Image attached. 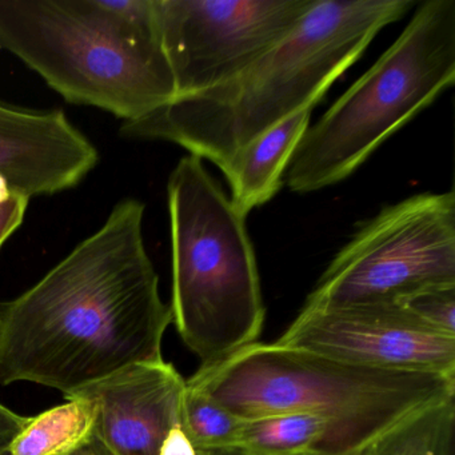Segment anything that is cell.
I'll return each mask as SVG.
<instances>
[{
	"label": "cell",
	"instance_id": "obj_9",
	"mask_svg": "<svg viewBox=\"0 0 455 455\" xmlns=\"http://www.w3.org/2000/svg\"><path fill=\"white\" fill-rule=\"evenodd\" d=\"M276 343L355 366L455 377V335L399 303L303 307Z\"/></svg>",
	"mask_w": 455,
	"mask_h": 455
},
{
	"label": "cell",
	"instance_id": "obj_15",
	"mask_svg": "<svg viewBox=\"0 0 455 455\" xmlns=\"http://www.w3.org/2000/svg\"><path fill=\"white\" fill-rule=\"evenodd\" d=\"M60 406L28 418L10 444L12 455H65L94 434V404L84 396H68Z\"/></svg>",
	"mask_w": 455,
	"mask_h": 455
},
{
	"label": "cell",
	"instance_id": "obj_23",
	"mask_svg": "<svg viewBox=\"0 0 455 455\" xmlns=\"http://www.w3.org/2000/svg\"><path fill=\"white\" fill-rule=\"evenodd\" d=\"M15 188H12L10 186V183L7 182L6 178L4 175L0 174V204L2 202L7 201L12 194L15 193Z\"/></svg>",
	"mask_w": 455,
	"mask_h": 455
},
{
	"label": "cell",
	"instance_id": "obj_4",
	"mask_svg": "<svg viewBox=\"0 0 455 455\" xmlns=\"http://www.w3.org/2000/svg\"><path fill=\"white\" fill-rule=\"evenodd\" d=\"M186 383L239 419L310 412L331 420L348 454L403 418L455 395V377L370 369L279 343L255 342Z\"/></svg>",
	"mask_w": 455,
	"mask_h": 455
},
{
	"label": "cell",
	"instance_id": "obj_7",
	"mask_svg": "<svg viewBox=\"0 0 455 455\" xmlns=\"http://www.w3.org/2000/svg\"><path fill=\"white\" fill-rule=\"evenodd\" d=\"M441 286H455L452 190L410 196L361 223L303 307L399 303Z\"/></svg>",
	"mask_w": 455,
	"mask_h": 455
},
{
	"label": "cell",
	"instance_id": "obj_2",
	"mask_svg": "<svg viewBox=\"0 0 455 455\" xmlns=\"http://www.w3.org/2000/svg\"><path fill=\"white\" fill-rule=\"evenodd\" d=\"M414 0H315L299 25L228 84L175 98L122 122V137L166 140L222 169L236 151L306 108H315Z\"/></svg>",
	"mask_w": 455,
	"mask_h": 455
},
{
	"label": "cell",
	"instance_id": "obj_25",
	"mask_svg": "<svg viewBox=\"0 0 455 455\" xmlns=\"http://www.w3.org/2000/svg\"><path fill=\"white\" fill-rule=\"evenodd\" d=\"M308 455H310V454H308Z\"/></svg>",
	"mask_w": 455,
	"mask_h": 455
},
{
	"label": "cell",
	"instance_id": "obj_22",
	"mask_svg": "<svg viewBox=\"0 0 455 455\" xmlns=\"http://www.w3.org/2000/svg\"><path fill=\"white\" fill-rule=\"evenodd\" d=\"M198 455H251L238 447H218V449H198Z\"/></svg>",
	"mask_w": 455,
	"mask_h": 455
},
{
	"label": "cell",
	"instance_id": "obj_3",
	"mask_svg": "<svg viewBox=\"0 0 455 455\" xmlns=\"http://www.w3.org/2000/svg\"><path fill=\"white\" fill-rule=\"evenodd\" d=\"M0 49L68 102L124 122L177 98L151 0H0Z\"/></svg>",
	"mask_w": 455,
	"mask_h": 455
},
{
	"label": "cell",
	"instance_id": "obj_19",
	"mask_svg": "<svg viewBox=\"0 0 455 455\" xmlns=\"http://www.w3.org/2000/svg\"><path fill=\"white\" fill-rule=\"evenodd\" d=\"M28 422V417L17 414L9 407L0 403V450L9 449L10 444Z\"/></svg>",
	"mask_w": 455,
	"mask_h": 455
},
{
	"label": "cell",
	"instance_id": "obj_24",
	"mask_svg": "<svg viewBox=\"0 0 455 455\" xmlns=\"http://www.w3.org/2000/svg\"><path fill=\"white\" fill-rule=\"evenodd\" d=\"M0 455H12L10 454L9 449L0 450Z\"/></svg>",
	"mask_w": 455,
	"mask_h": 455
},
{
	"label": "cell",
	"instance_id": "obj_11",
	"mask_svg": "<svg viewBox=\"0 0 455 455\" xmlns=\"http://www.w3.org/2000/svg\"><path fill=\"white\" fill-rule=\"evenodd\" d=\"M100 162L97 148L62 110L0 103V174L28 196L78 186Z\"/></svg>",
	"mask_w": 455,
	"mask_h": 455
},
{
	"label": "cell",
	"instance_id": "obj_8",
	"mask_svg": "<svg viewBox=\"0 0 455 455\" xmlns=\"http://www.w3.org/2000/svg\"><path fill=\"white\" fill-rule=\"evenodd\" d=\"M177 98L233 81L281 44L315 0H156Z\"/></svg>",
	"mask_w": 455,
	"mask_h": 455
},
{
	"label": "cell",
	"instance_id": "obj_13",
	"mask_svg": "<svg viewBox=\"0 0 455 455\" xmlns=\"http://www.w3.org/2000/svg\"><path fill=\"white\" fill-rule=\"evenodd\" d=\"M231 447L251 455L348 454L337 426L310 412H284L242 420Z\"/></svg>",
	"mask_w": 455,
	"mask_h": 455
},
{
	"label": "cell",
	"instance_id": "obj_12",
	"mask_svg": "<svg viewBox=\"0 0 455 455\" xmlns=\"http://www.w3.org/2000/svg\"><path fill=\"white\" fill-rule=\"evenodd\" d=\"M313 110L302 108L271 127L220 169L230 186L231 202L244 217L270 202L284 185L287 167L310 126Z\"/></svg>",
	"mask_w": 455,
	"mask_h": 455
},
{
	"label": "cell",
	"instance_id": "obj_17",
	"mask_svg": "<svg viewBox=\"0 0 455 455\" xmlns=\"http://www.w3.org/2000/svg\"><path fill=\"white\" fill-rule=\"evenodd\" d=\"M399 305L433 329L455 335V286L423 290Z\"/></svg>",
	"mask_w": 455,
	"mask_h": 455
},
{
	"label": "cell",
	"instance_id": "obj_16",
	"mask_svg": "<svg viewBox=\"0 0 455 455\" xmlns=\"http://www.w3.org/2000/svg\"><path fill=\"white\" fill-rule=\"evenodd\" d=\"M242 420L186 383L180 402V427L196 449L233 446Z\"/></svg>",
	"mask_w": 455,
	"mask_h": 455
},
{
	"label": "cell",
	"instance_id": "obj_5",
	"mask_svg": "<svg viewBox=\"0 0 455 455\" xmlns=\"http://www.w3.org/2000/svg\"><path fill=\"white\" fill-rule=\"evenodd\" d=\"M172 323L212 366L257 342L266 307L254 247L242 215L198 156H183L167 183Z\"/></svg>",
	"mask_w": 455,
	"mask_h": 455
},
{
	"label": "cell",
	"instance_id": "obj_10",
	"mask_svg": "<svg viewBox=\"0 0 455 455\" xmlns=\"http://www.w3.org/2000/svg\"><path fill=\"white\" fill-rule=\"evenodd\" d=\"M186 379L164 359L134 364L68 396L94 404V435L116 455H159L180 425ZM66 396V398H68Z\"/></svg>",
	"mask_w": 455,
	"mask_h": 455
},
{
	"label": "cell",
	"instance_id": "obj_21",
	"mask_svg": "<svg viewBox=\"0 0 455 455\" xmlns=\"http://www.w3.org/2000/svg\"><path fill=\"white\" fill-rule=\"evenodd\" d=\"M65 455H116L100 438L92 434L86 442Z\"/></svg>",
	"mask_w": 455,
	"mask_h": 455
},
{
	"label": "cell",
	"instance_id": "obj_6",
	"mask_svg": "<svg viewBox=\"0 0 455 455\" xmlns=\"http://www.w3.org/2000/svg\"><path fill=\"white\" fill-rule=\"evenodd\" d=\"M455 82V0H426L382 57L308 126L284 183L308 194L350 177Z\"/></svg>",
	"mask_w": 455,
	"mask_h": 455
},
{
	"label": "cell",
	"instance_id": "obj_14",
	"mask_svg": "<svg viewBox=\"0 0 455 455\" xmlns=\"http://www.w3.org/2000/svg\"><path fill=\"white\" fill-rule=\"evenodd\" d=\"M455 399L425 407L347 455H452Z\"/></svg>",
	"mask_w": 455,
	"mask_h": 455
},
{
	"label": "cell",
	"instance_id": "obj_18",
	"mask_svg": "<svg viewBox=\"0 0 455 455\" xmlns=\"http://www.w3.org/2000/svg\"><path fill=\"white\" fill-rule=\"evenodd\" d=\"M30 196L15 191L7 201L0 204V249L17 231L25 220Z\"/></svg>",
	"mask_w": 455,
	"mask_h": 455
},
{
	"label": "cell",
	"instance_id": "obj_1",
	"mask_svg": "<svg viewBox=\"0 0 455 455\" xmlns=\"http://www.w3.org/2000/svg\"><path fill=\"white\" fill-rule=\"evenodd\" d=\"M145 210L138 199L118 202L41 281L0 302V385L36 383L66 398L164 359L172 315L146 249Z\"/></svg>",
	"mask_w": 455,
	"mask_h": 455
},
{
	"label": "cell",
	"instance_id": "obj_20",
	"mask_svg": "<svg viewBox=\"0 0 455 455\" xmlns=\"http://www.w3.org/2000/svg\"><path fill=\"white\" fill-rule=\"evenodd\" d=\"M159 455H198V449L194 446L180 425L170 431L162 444Z\"/></svg>",
	"mask_w": 455,
	"mask_h": 455
}]
</instances>
